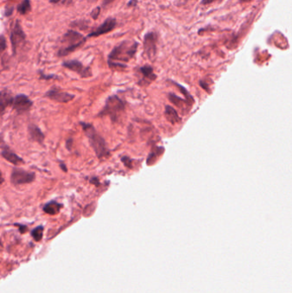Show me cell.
Wrapping results in <instances>:
<instances>
[{
	"instance_id": "83f0119b",
	"label": "cell",
	"mask_w": 292,
	"mask_h": 293,
	"mask_svg": "<svg viewBox=\"0 0 292 293\" xmlns=\"http://www.w3.org/2000/svg\"><path fill=\"white\" fill-rule=\"evenodd\" d=\"M137 0H131L128 3V6H137Z\"/></svg>"
},
{
	"instance_id": "9c48e42d",
	"label": "cell",
	"mask_w": 292,
	"mask_h": 293,
	"mask_svg": "<svg viewBox=\"0 0 292 293\" xmlns=\"http://www.w3.org/2000/svg\"><path fill=\"white\" fill-rule=\"evenodd\" d=\"M63 67L68 69L70 71H74L78 74L82 78H87L92 76V71L90 67H87L82 65L78 60H68L62 64Z\"/></svg>"
},
{
	"instance_id": "603a6c76",
	"label": "cell",
	"mask_w": 292,
	"mask_h": 293,
	"mask_svg": "<svg viewBox=\"0 0 292 293\" xmlns=\"http://www.w3.org/2000/svg\"><path fill=\"white\" fill-rule=\"evenodd\" d=\"M72 0H49L52 5H70Z\"/></svg>"
},
{
	"instance_id": "3957f363",
	"label": "cell",
	"mask_w": 292,
	"mask_h": 293,
	"mask_svg": "<svg viewBox=\"0 0 292 293\" xmlns=\"http://www.w3.org/2000/svg\"><path fill=\"white\" fill-rule=\"evenodd\" d=\"M87 39L76 30H70L63 35L61 40V47L57 52L58 57H66L75 52L86 43Z\"/></svg>"
},
{
	"instance_id": "7a4b0ae2",
	"label": "cell",
	"mask_w": 292,
	"mask_h": 293,
	"mask_svg": "<svg viewBox=\"0 0 292 293\" xmlns=\"http://www.w3.org/2000/svg\"><path fill=\"white\" fill-rule=\"evenodd\" d=\"M82 126V130L84 132L85 136H87L88 141L90 143L93 151L96 154V156L100 160H103L108 157L110 155L109 150L107 148V143L104 138L98 133V131L95 130V128L92 124L87 123H80Z\"/></svg>"
},
{
	"instance_id": "ffe728a7",
	"label": "cell",
	"mask_w": 292,
	"mask_h": 293,
	"mask_svg": "<svg viewBox=\"0 0 292 293\" xmlns=\"http://www.w3.org/2000/svg\"><path fill=\"white\" fill-rule=\"evenodd\" d=\"M170 101H172V103L175 104L176 106H178V107L182 108V105H184V104H187L188 106H191L190 104H188V101H183L181 98L178 97L174 95H170Z\"/></svg>"
},
{
	"instance_id": "cb8c5ba5",
	"label": "cell",
	"mask_w": 292,
	"mask_h": 293,
	"mask_svg": "<svg viewBox=\"0 0 292 293\" xmlns=\"http://www.w3.org/2000/svg\"><path fill=\"white\" fill-rule=\"evenodd\" d=\"M223 0H202V6H209V5H213V4L216 3V2H221Z\"/></svg>"
},
{
	"instance_id": "4fadbf2b",
	"label": "cell",
	"mask_w": 292,
	"mask_h": 293,
	"mask_svg": "<svg viewBox=\"0 0 292 293\" xmlns=\"http://www.w3.org/2000/svg\"><path fill=\"white\" fill-rule=\"evenodd\" d=\"M13 101V96L8 90L0 91V117L3 115L6 108L11 106Z\"/></svg>"
},
{
	"instance_id": "8992f818",
	"label": "cell",
	"mask_w": 292,
	"mask_h": 293,
	"mask_svg": "<svg viewBox=\"0 0 292 293\" xmlns=\"http://www.w3.org/2000/svg\"><path fill=\"white\" fill-rule=\"evenodd\" d=\"M36 173L32 171H25L23 169L14 167L11 171V181L15 186L31 184L36 180Z\"/></svg>"
},
{
	"instance_id": "484cf974",
	"label": "cell",
	"mask_w": 292,
	"mask_h": 293,
	"mask_svg": "<svg viewBox=\"0 0 292 293\" xmlns=\"http://www.w3.org/2000/svg\"><path fill=\"white\" fill-rule=\"evenodd\" d=\"M113 1H114V0H104V1H103V4H102V6H109V5H111V4H112V2H113Z\"/></svg>"
},
{
	"instance_id": "f546056e",
	"label": "cell",
	"mask_w": 292,
	"mask_h": 293,
	"mask_svg": "<svg viewBox=\"0 0 292 293\" xmlns=\"http://www.w3.org/2000/svg\"><path fill=\"white\" fill-rule=\"evenodd\" d=\"M250 1H252V0H240V3L241 4L249 3Z\"/></svg>"
},
{
	"instance_id": "4316f807",
	"label": "cell",
	"mask_w": 292,
	"mask_h": 293,
	"mask_svg": "<svg viewBox=\"0 0 292 293\" xmlns=\"http://www.w3.org/2000/svg\"><path fill=\"white\" fill-rule=\"evenodd\" d=\"M12 12H13V8H11V9H8L6 8V16H11V14H12Z\"/></svg>"
},
{
	"instance_id": "30bf717a",
	"label": "cell",
	"mask_w": 292,
	"mask_h": 293,
	"mask_svg": "<svg viewBox=\"0 0 292 293\" xmlns=\"http://www.w3.org/2000/svg\"><path fill=\"white\" fill-rule=\"evenodd\" d=\"M33 106V102L27 95H17L13 97L12 101V108L17 111L18 114L25 113L30 110Z\"/></svg>"
},
{
	"instance_id": "5b68a950",
	"label": "cell",
	"mask_w": 292,
	"mask_h": 293,
	"mask_svg": "<svg viewBox=\"0 0 292 293\" xmlns=\"http://www.w3.org/2000/svg\"><path fill=\"white\" fill-rule=\"evenodd\" d=\"M26 39H27L26 34L22 30V25L19 21L17 20L14 24L11 34V46H12L14 55L17 54L18 49L24 46L26 43Z\"/></svg>"
},
{
	"instance_id": "8fae6325",
	"label": "cell",
	"mask_w": 292,
	"mask_h": 293,
	"mask_svg": "<svg viewBox=\"0 0 292 293\" xmlns=\"http://www.w3.org/2000/svg\"><path fill=\"white\" fill-rule=\"evenodd\" d=\"M117 27V20L112 17H109L102 24L100 25L97 28L93 30L92 32L88 35L89 38L92 37H99V36L106 35L107 33L112 32Z\"/></svg>"
},
{
	"instance_id": "7c38bea8",
	"label": "cell",
	"mask_w": 292,
	"mask_h": 293,
	"mask_svg": "<svg viewBox=\"0 0 292 293\" xmlns=\"http://www.w3.org/2000/svg\"><path fill=\"white\" fill-rule=\"evenodd\" d=\"M0 155L5 160L11 163L14 166H17L24 164L23 159L18 156L16 153L13 152L9 146H2V151H1Z\"/></svg>"
},
{
	"instance_id": "4dcf8cb0",
	"label": "cell",
	"mask_w": 292,
	"mask_h": 293,
	"mask_svg": "<svg viewBox=\"0 0 292 293\" xmlns=\"http://www.w3.org/2000/svg\"><path fill=\"white\" fill-rule=\"evenodd\" d=\"M60 166L61 168L63 169V171H67V169L66 168V166L64 164H61Z\"/></svg>"
},
{
	"instance_id": "2e32d148",
	"label": "cell",
	"mask_w": 292,
	"mask_h": 293,
	"mask_svg": "<svg viewBox=\"0 0 292 293\" xmlns=\"http://www.w3.org/2000/svg\"><path fill=\"white\" fill-rule=\"evenodd\" d=\"M63 208V204L57 202V201H48L43 206V211L49 215H56L60 212Z\"/></svg>"
},
{
	"instance_id": "7402d4cb",
	"label": "cell",
	"mask_w": 292,
	"mask_h": 293,
	"mask_svg": "<svg viewBox=\"0 0 292 293\" xmlns=\"http://www.w3.org/2000/svg\"><path fill=\"white\" fill-rule=\"evenodd\" d=\"M101 8L100 6L93 9V11H91L90 16L93 20L98 19L100 14H101Z\"/></svg>"
},
{
	"instance_id": "ac0fdd59",
	"label": "cell",
	"mask_w": 292,
	"mask_h": 293,
	"mask_svg": "<svg viewBox=\"0 0 292 293\" xmlns=\"http://www.w3.org/2000/svg\"><path fill=\"white\" fill-rule=\"evenodd\" d=\"M17 10L21 15L29 13L32 10L30 0H22V2L19 4V6H17Z\"/></svg>"
},
{
	"instance_id": "44dd1931",
	"label": "cell",
	"mask_w": 292,
	"mask_h": 293,
	"mask_svg": "<svg viewBox=\"0 0 292 293\" xmlns=\"http://www.w3.org/2000/svg\"><path fill=\"white\" fill-rule=\"evenodd\" d=\"M6 48H7V41H6V37L1 35L0 36V53L5 52Z\"/></svg>"
},
{
	"instance_id": "52a82bcc",
	"label": "cell",
	"mask_w": 292,
	"mask_h": 293,
	"mask_svg": "<svg viewBox=\"0 0 292 293\" xmlns=\"http://www.w3.org/2000/svg\"><path fill=\"white\" fill-rule=\"evenodd\" d=\"M45 97L48 98L51 101H55L57 103L64 104L73 101L75 95L63 91L59 87H52V89L47 90L45 94Z\"/></svg>"
},
{
	"instance_id": "ba28073f",
	"label": "cell",
	"mask_w": 292,
	"mask_h": 293,
	"mask_svg": "<svg viewBox=\"0 0 292 293\" xmlns=\"http://www.w3.org/2000/svg\"><path fill=\"white\" fill-rule=\"evenodd\" d=\"M158 36L154 32H148L144 36V51L149 60H154L157 53Z\"/></svg>"
},
{
	"instance_id": "277c9868",
	"label": "cell",
	"mask_w": 292,
	"mask_h": 293,
	"mask_svg": "<svg viewBox=\"0 0 292 293\" xmlns=\"http://www.w3.org/2000/svg\"><path fill=\"white\" fill-rule=\"evenodd\" d=\"M124 103L120 98L117 95H112L107 99L104 108L100 111L98 116L101 118L109 117L112 122H118L124 111Z\"/></svg>"
},
{
	"instance_id": "9a60e30c",
	"label": "cell",
	"mask_w": 292,
	"mask_h": 293,
	"mask_svg": "<svg viewBox=\"0 0 292 293\" xmlns=\"http://www.w3.org/2000/svg\"><path fill=\"white\" fill-rule=\"evenodd\" d=\"M140 72L142 74L143 78L140 84L148 85L156 79V75L153 73V69L149 65H145L140 68Z\"/></svg>"
},
{
	"instance_id": "e0dca14e",
	"label": "cell",
	"mask_w": 292,
	"mask_h": 293,
	"mask_svg": "<svg viewBox=\"0 0 292 293\" xmlns=\"http://www.w3.org/2000/svg\"><path fill=\"white\" fill-rule=\"evenodd\" d=\"M166 117L167 120L172 124L180 122V118L178 116V112L172 106H167L166 107Z\"/></svg>"
},
{
	"instance_id": "6da1fadb",
	"label": "cell",
	"mask_w": 292,
	"mask_h": 293,
	"mask_svg": "<svg viewBox=\"0 0 292 293\" xmlns=\"http://www.w3.org/2000/svg\"><path fill=\"white\" fill-rule=\"evenodd\" d=\"M138 43L137 41H124L115 46L108 56V65L111 69L123 70L127 66L123 63L132 60L137 53Z\"/></svg>"
},
{
	"instance_id": "5bb4252c",
	"label": "cell",
	"mask_w": 292,
	"mask_h": 293,
	"mask_svg": "<svg viewBox=\"0 0 292 293\" xmlns=\"http://www.w3.org/2000/svg\"><path fill=\"white\" fill-rule=\"evenodd\" d=\"M27 130H28V134H29V137H30L31 140H33L37 143L43 144L45 135L37 125L31 124V125H28Z\"/></svg>"
},
{
	"instance_id": "d4e9b609",
	"label": "cell",
	"mask_w": 292,
	"mask_h": 293,
	"mask_svg": "<svg viewBox=\"0 0 292 293\" xmlns=\"http://www.w3.org/2000/svg\"><path fill=\"white\" fill-rule=\"evenodd\" d=\"M17 226H19V231L20 232H21V233H25V232H26V231H27V226H25V225H18V224H17Z\"/></svg>"
},
{
	"instance_id": "f1b7e54d",
	"label": "cell",
	"mask_w": 292,
	"mask_h": 293,
	"mask_svg": "<svg viewBox=\"0 0 292 293\" xmlns=\"http://www.w3.org/2000/svg\"><path fill=\"white\" fill-rule=\"evenodd\" d=\"M4 182H5V179H4L3 174L0 171V185H3Z\"/></svg>"
},
{
	"instance_id": "d6986e66",
	"label": "cell",
	"mask_w": 292,
	"mask_h": 293,
	"mask_svg": "<svg viewBox=\"0 0 292 293\" xmlns=\"http://www.w3.org/2000/svg\"><path fill=\"white\" fill-rule=\"evenodd\" d=\"M43 226L40 225V226H37V227L35 228L33 231H31V235H32L33 239H35L36 241H41L42 237H43Z\"/></svg>"
}]
</instances>
